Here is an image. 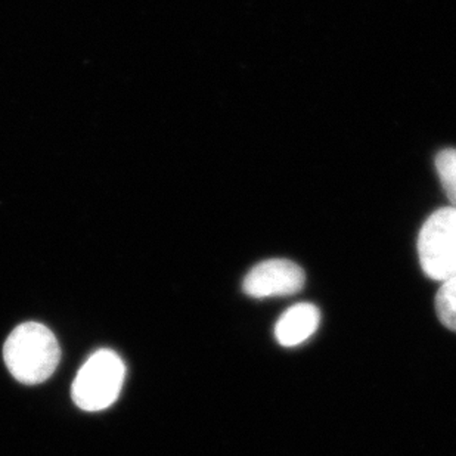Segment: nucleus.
I'll use <instances>...</instances> for the list:
<instances>
[{"label": "nucleus", "instance_id": "nucleus-4", "mask_svg": "<svg viewBox=\"0 0 456 456\" xmlns=\"http://www.w3.org/2000/svg\"><path fill=\"white\" fill-rule=\"evenodd\" d=\"M302 267L285 258L258 263L244 280V291L250 297L267 298L291 296L305 287Z\"/></svg>", "mask_w": 456, "mask_h": 456}, {"label": "nucleus", "instance_id": "nucleus-7", "mask_svg": "<svg viewBox=\"0 0 456 456\" xmlns=\"http://www.w3.org/2000/svg\"><path fill=\"white\" fill-rule=\"evenodd\" d=\"M436 168L439 173L440 182L444 192L456 208V150H444L436 157Z\"/></svg>", "mask_w": 456, "mask_h": 456}, {"label": "nucleus", "instance_id": "nucleus-6", "mask_svg": "<svg viewBox=\"0 0 456 456\" xmlns=\"http://www.w3.org/2000/svg\"><path fill=\"white\" fill-rule=\"evenodd\" d=\"M436 310L440 322L456 332V276L442 282L439 293L436 296Z\"/></svg>", "mask_w": 456, "mask_h": 456}, {"label": "nucleus", "instance_id": "nucleus-5", "mask_svg": "<svg viewBox=\"0 0 456 456\" xmlns=\"http://www.w3.org/2000/svg\"><path fill=\"white\" fill-rule=\"evenodd\" d=\"M319 322L321 314L316 305L310 303L293 305L276 322V340L284 347H296L314 336Z\"/></svg>", "mask_w": 456, "mask_h": 456}, {"label": "nucleus", "instance_id": "nucleus-3", "mask_svg": "<svg viewBox=\"0 0 456 456\" xmlns=\"http://www.w3.org/2000/svg\"><path fill=\"white\" fill-rule=\"evenodd\" d=\"M418 256L430 280L456 276V208L444 207L426 220L418 237Z\"/></svg>", "mask_w": 456, "mask_h": 456}, {"label": "nucleus", "instance_id": "nucleus-2", "mask_svg": "<svg viewBox=\"0 0 456 456\" xmlns=\"http://www.w3.org/2000/svg\"><path fill=\"white\" fill-rule=\"evenodd\" d=\"M125 375V363L118 354L111 350L96 352L85 362L74 379V403L87 412L107 409L120 395Z\"/></svg>", "mask_w": 456, "mask_h": 456}, {"label": "nucleus", "instance_id": "nucleus-1", "mask_svg": "<svg viewBox=\"0 0 456 456\" xmlns=\"http://www.w3.org/2000/svg\"><path fill=\"white\" fill-rule=\"evenodd\" d=\"M4 359L9 372L18 381L44 383L60 363V345L51 330L42 323H22L4 343Z\"/></svg>", "mask_w": 456, "mask_h": 456}]
</instances>
